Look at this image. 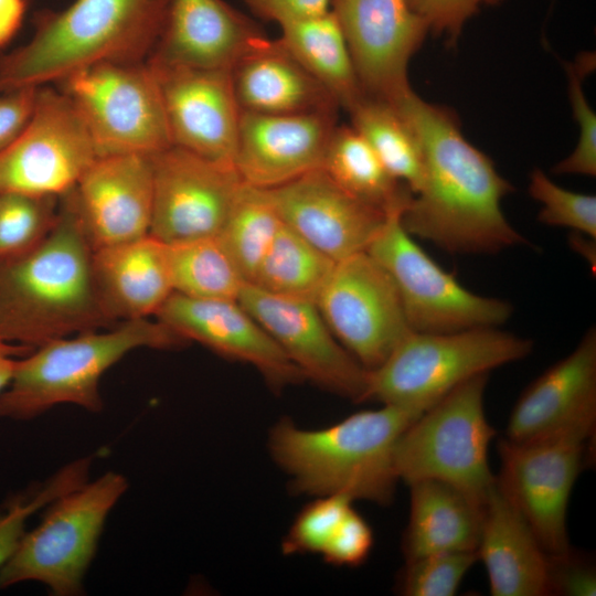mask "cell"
Returning <instances> with one entry per match:
<instances>
[{"instance_id": "cell-19", "label": "cell", "mask_w": 596, "mask_h": 596, "mask_svg": "<svg viewBox=\"0 0 596 596\" xmlns=\"http://www.w3.org/2000/svg\"><path fill=\"white\" fill-rule=\"evenodd\" d=\"M337 111H241L234 166L244 182L272 189L322 167Z\"/></svg>"}, {"instance_id": "cell-17", "label": "cell", "mask_w": 596, "mask_h": 596, "mask_svg": "<svg viewBox=\"0 0 596 596\" xmlns=\"http://www.w3.org/2000/svg\"><path fill=\"white\" fill-rule=\"evenodd\" d=\"M147 63L159 84L171 145L233 162L242 110L231 70Z\"/></svg>"}, {"instance_id": "cell-5", "label": "cell", "mask_w": 596, "mask_h": 596, "mask_svg": "<svg viewBox=\"0 0 596 596\" xmlns=\"http://www.w3.org/2000/svg\"><path fill=\"white\" fill-rule=\"evenodd\" d=\"M184 342L149 318L121 321L107 332L93 330L47 342L18 360L9 385L0 393V417L29 419L65 403L99 411V380L110 366L135 349H172Z\"/></svg>"}, {"instance_id": "cell-21", "label": "cell", "mask_w": 596, "mask_h": 596, "mask_svg": "<svg viewBox=\"0 0 596 596\" xmlns=\"http://www.w3.org/2000/svg\"><path fill=\"white\" fill-rule=\"evenodd\" d=\"M74 192L93 251L149 234L153 200L150 156H98Z\"/></svg>"}, {"instance_id": "cell-10", "label": "cell", "mask_w": 596, "mask_h": 596, "mask_svg": "<svg viewBox=\"0 0 596 596\" xmlns=\"http://www.w3.org/2000/svg\"><path fill=\"white\" fill-rule=\"evenodd\" d=\"M98 156H151L171 146L157 77L146 62H105L60 81Z\"/></svg>"}, {"instance_id": "cell-42", "label": "cell", "mask_w": 596, "mask_h": 596, "mask_svg": "<svg viewBox=\"0 0 596 596\" xmlns=\"http://www.w3.org/2000/svg\"><path fill=\"white\" fill-rule=\"evenodd\" d=\"M549 590L557 596H594L596 570L592 557L572 547L549 554Z\"/></svg>"}, {"instance_id": "cell-36", "label": "cell", "mask_w": 596, "mask_h": 596, "mask_svg": "<svg viewBox=\"0 0 596 596\" xmlns=\"http://www.w3.org/2000/svg\"><path fill=\"white\" fill-rule=\"evenodd\" d=\"M477 561V551L441 552L405 561L397 590L405 596H453Z\"/></svg>"}, {"instance_id": "cell-18", "label": "cell", "mask_w": 596, "mask_h": 596, "mask_svg": "<svg viewBox=\"0 0 596 596\" xmlns=\"http://www.w3.org/2000/svg\"><path fill=\"white\" fill-rule=\"evenodd\" d=\"M268 191L283 222L334 262L365 252L389 214L345 192L321 168Z\"/></svg>"}, {"instance_id": "cell-41", "label": "cell", "mask_w": 596, "mask_h": 596, "mask_svg": "<svg viewBox=\"0 0 596 596\" xmlns=\"http://www.w3.org/2000/svg\"><path fill=\"white\" fill-rule=\"evenodd\" d=\"M373 541L371 526L351 507L320 555L332 565L359 566L369 557Z\"/></svg>"}, {"instance_id": "cell-34", "label": "cell", "mask_w": 596, "mask_h": 596, "mask_svg": "<svg viewBox=\"0 0 596 596\" xmlns=\"http://www.w3.org/2000/svg\"><path fill=\"white\" fill-rule=\"evenodd\" d=\"M60 196L0 193V259L22 254L43 241L58 216Z\"/></svg>"}, {"instance_id": "cell-24", "label": "cell", "mask_w": 596, "mask_h": 596, "mask_svg": "<svg viewBox=\"0 0 596 596\" xmlns=\"http://www.w3.org/2000/svg\"><path fill=\"white\" fill-rule=\"evenodd\" d=\"M477 554L492 596H550L549 553L497 481L482 504Z\"/></svg>"}, {"instance_id": "cell-12", "label": "cell", "mask_w": 596, "mask_h": 596, "mask_svg": "<svg viewBox=\"0 0 596 596\" xmlns=\"http://www.w3.org/2000/svg\"><path fill=\"white\" fill-rule=\"evenodd\" d=\"M316 305L334 337L369 371L412 331L394 280L366 251L336 262Z\"/></svg>"}, {"instance_id": "cell-29", "label": "cell", "mask_w": 596, "mask_h": 596, "mask_svg": "<svg viewBox=\"0 0 596 596\" xmlns=\"http://www.w3.org/2000/svg\"><path fill=\"white\" fill-rule=\"evenodd\" d=\"M321 169L345 192L386 213L403 211L413 196L352 126L334 128Z\"/></svg>"}, {"instance_id": "cell-1", "label": "cell", "mask_w": 596, "mask_h": 596, "mask_svg": "<svg viewBox=\"0 0 596 596\" xmlns=\"http://www.w3.org/2000/svg\"><path fill=\"white\" fill-rule=\"evenodd\" d=\"M394 106L424 156L422 185L401 214L406 232L451 254H496L525 244L501 209L512 184L464 137L454 111L413 91Z\"/></svg>"}, {"instance_id": "cell-33", "label": "cell", "mask_w": 596, "mask_h": 596, "mask_svg": "<svg viewBox=\"0 0 596 596\" xmlns=\"http://www.w3.org/2000/svg\"><path fill=\"white\" fill-rule=\"evenodd\" d=\"M283 223L268 189L245 182L217 236L246 283H252Z\"/></svg>"}, {"instance_id": "cell-15", "label": "cell", "mask_w": 596, "mask_h": 596, "mask_svg": "<svg viewBox=\"0 0 596 596\" xmlns=\"http://www.w3.org/2000/svg\"><path fill=\"white\" fill-rule=\"evenodd\" d=\"M365 96L396 105L412 92L408 64L427 23L407 0H331Z\"/></svg>"}, {"instance_id": "cell-9", "label": "cell", "mask_w": 596, "mask_h": 596, "mask_svg": "<svg viewBox=\"0 0 596 596\" xmlns=\"http://www.w3.org/2000/svg\"><path fill=\"white\" fill-rule=\"evenodd\" d=\"M126 489L121 475L107 472L53 501L41 524L24 533L0 568V588L35 581L55 595L77 594L107 514Z\"/></svg>"}, {"instance_id": "cell-26", "label": "cell", "mask_w": 596, "mask_h": 596, "mask_svg": "<svg viewBox=\"0 0 596 596\" xmlns=\"http://www.w3.org/2000/svg\"><path fill=\"white\" fill-rule=\"evenodd\" d=\"M243 111L301 114L337 111L332 94L278 42L266 38L231 68Z\"/></svg>"}, {"instance_id": "cell-4", "label": "cell", "mask_w": 596, "mask_h": 596, "mask_svg": "<svg viewBox=\"0 0 596 596\" xmlns=\"http://www.w3.org/2000/svg\"><path fill=\"white\" fill-rule=\"evenodd\" d=\"M168 0H75L39 12L31 40L0 56V89L43 86L98 63L146 62Z\"/></svg>"}, {"instance_id": "cell-38", "label": "cell", "mask_w": 596, "mask_h": 596, "mask_svg": "<svg viewBox=\"0 0 596 596\" xmlns=\"http://www.w3.org/2000/svg\"><path fill=\"white\" fill-rule=\"evenodd\" d=\"M354 500L344 494L320 496L296 517L283 541L285 554H321Z\"/></svg>"}, {"instance_id": "cell-43", "label": "cell", "mask_w": 596, "mask_h": 596, "mask_svg": "<svg viewBox=\"0 0 596 596\" xmlns=\"http://www.w3.org/2000/svg\"><path fill=\"white\" fill-rule=\"evenodd\" d=\"M39 86L0 89V153L23 131L34 110Z\"/></svg>"}, {"instance_id": "cell-39", "label": "cell", "mask_w": 596, "mask_h": 596, "mask_svg": "<svg viewBox=\"0 0 596 596\" xmlns=\"http://www.w3.org/2000/svg\"><path fill=\"white\" fill-rule=\"evenodd\" d=\"M568 77V94L573 115L579 128V139L574 151L557 162L552 171L556 174L596 175V116L590 108L583 87L582 78L592 71V57L579 62L565 63Z\"/></svg>"}, {"instance_id": "cell-37", "label": "cell", "mask_w": 596, "mask_h": 596, "mask_svg": "<svg viewBox=\"0 0 596 596\" xmlns=\"http://www.w3.org/2000/svg\"><path fill=\"white\" fill-rule=\"evenodd\" d=\"M529 194L542 204L538 221L572 228L596 238V198L566 190L554 183L543 170L530 173Z\"/></svg>"}, {"instance_id": "cell-45", "label": "cell", "mask_w": 596, "mask_h": 596, "mask_svg": "<svg viewBox=\"0 0 596 596\" xmlns=\"http://www.w3.org/2000/svg\"><path fill=\"white\" fill-rule=\"evenodd\" d=\"M26 0H0V49L4 47L22 25Z\"/></svg>"}, {"instance_id": "cell-20", "label": "cell", "mask_w": 596, "mask_h": 596, "mask_svg": "<svg viewBox=\"0 0 596 596\" xmlns=\"http://www.w3.org/2000/svg\"><path fill=\"white\" fill-rule=\"evenodd\" d=\"M183 340L254 366L275 387L304 376L238 300L198 299L172 292L155 315Z\"/></svg>"}, {"instance_id": "cell-2", "label": "cell", "mask_w": 596, "mask_h": 596, "mask_svg": "<svg viewBox=\"0 0 596 596\" xmlns=\"http://www.w3.org/2000/svg\"><path fill=\"white\" fill-rule=\"evenodd\" d=\"M92 258L73 188L60 195L57 221L43 241L0 259V339L32 349L111 323Z\"/></svg>"}, {"instance_id": "cell-3", "label": "cell", "mask_w": 596, "mask_h": 596, "mask_svg": "<svg viewBox=\"0 0 596 596\" xmlns=\"http://www.w3.org/2000/svg\"><path fill=\"white\" fill-rule=\"evenodd\" d=\"M423 412L382 404L319 429L281 421L272 428L269 450L299 493L344 494L387 504L400 481L394 465L397 441Z\"/></svg>"}, {"instance_id": "cell-23", "label": "cell", "mask_w": 596, "mask_h": 596, "mask_svg": "<svg viewBox=\"0 0 596 596\" xmlns=\"http://www.w3.org/2000/svg\"><path fill=\"white\" fill-rule=\"evenodd\" d=\"M596 412V328L575 349L532 381L515 402L505 438L523 441Z\"/></svg>"}, {"instance_id": "cell-35", "label": "cell", "mask_w": 596, "mask_h": 596, "mask_svg": "<svg viewBox=\"0 0 596 596\" xmlns=\"http://www.w3.org/2000/svg\"><path fill=\"white\" fill-rule=\"evenodd\" d=\"M92 459L82 458L68 464L29 497L14 500L0 515V568L17 550L26 520L38 510L87 481Z\"/></svg>"}, {"instance_id": "cell-22", "label": "cell", "mask_w": 596, "mask_h": 596, "mask_svg": "<svg viewBox=\"0 0 596 596\" xmlns=\"http://www.w3.org/2000/svg\"><path fill=\"white\" fill-rule=\"evenodd\" d=\"M267 36L224 0H168L159 39L147 62L231 70Z\"/></svg>"}, {"instance_id": "cell-14", "label": "cell", "mask_w": 596, "mask_h": 596, "mask_svg": "<svg viewBox=\"0 0 596 596\" xmlns=\"http://www.w3.org/2000/svg\"><path fill=\"white\" fill-rule=\"evenodd\" d=\"M150 157L149 235L167 244L219 235L245 183L234 163L173 145Z\"/></svg>"}, {"instance_id": "cell-11", "label": "cell", "mask_w": 596, "mask_h": 596, "mask_svg": "<svg viewBox=\"0 0 596 596\" xmlns=\"http://www.w3.org/2000/svg\"><path fill=\"white\" fill-rule=\"evenodd\" d=\"M402 210L392 211L368 247L391 275L412 331L441 333L499 327L510 319V302L477 295L444 270L406 232Z\"/></svg>"}, {"instance_id": "cell-8", "label": "cell", "mask_w": 596, "mask_h": 596, "mask_svg": "<svg viewBox=\"0 0 596 596\" xmlns=\"http://www.w3.org/2000/svg\"><path fill=\"white\" fill-rule=\"evenodd\" d=\"M596 412L523 441L501 438L497 483L549 554L571 547L567 507L574 485L592 459Z\"/></svg>"}, {"instance_id": "cell-13", "label": "cell", "mask_w": 596, "mask_h": 596, "mask_svg": "<svg viewBox=\"0 0 596 596\" xmlns=\"http://www.w3.org/2000/svg\"><path fill=\"white\" fill-rule=\"evenodd\" d=\"M97 157L72 100L62 91L39 86L30 121L0 153V193L60 196L76 185Z\"/></svg>"}, {"instance_id": "cell-7", "label": "cell", "mask_w": 596, "mask_h": 596, "mask_svg": "<svg viewBox=\"0 0 596 596\" xmlns=\"http://www.w3.org/2000/svg\"><path fill=\"white\" fill-rule=\"evenodd\" d=\"M488 375L461 383L403 432L394 455L398 480L446 482L483 503L497 481L488 458L496 436L485 412Z\"/></svg>"}, {"instance_id": "cell-47", "label": "cell", "mask_w": 596, "mask_h": 596, "mask_svg": "<svg viewBox=\"0 0 596 596\" xmlns=\"http://www.w3.org/2000/svg\"><path fill=\"white\" fill-rule=\"evenodd\" d=\"M570 245L573 247V249L584 256V258L593 265V269L595 270V259H596V246H595V238L574 232V234L570 237Z\"/></svg>"}, {"instance_id": "cell-46", "label": "cell", "mask_w": 596, "mask_h": 596, "mask_svg": "<svg viewBox=\"0 0 596 596\" xmlns=\"http://www.w3.org/2000/svg\"><path fill=\"white\" fill-rule=\"evenodd\" d=\"M31 348L13 344L0 339V393L9 385L18 360L14 355L30 351Z\"/></svg>"}, {"instance_id": "cell-6", "label": "cell", "mask_w": 596, "mask_h": 596, "mask_svg": "<svg viewBox=\"0 0 596 596\" xmlns=\"http://www.w3.org/2000/svg\"><path fill=\"white\" fill-rule=\"evenodd\" d=\"M530 339L498 327L411 331L369 372L365 401L425 411L469 379L526 358Z\"/></svg>"}, {"instance_id": "cell-16", "label": "cell", "mask_w": 596, "mask_h": 596, "mask_svg": "<svg viewBox=\"0 0 596 596\" xmlns=\"http://www.w3.org/2000/svg\"><path fill=\"white\" fill-rule=\"evenodd\" d=\"M237 300L304 377L343 397L365 401L370 371L339 342L315 302L275 295L248 283Z\"/></svg>"}, {"instance_id": "cell-31", "label": "cell", "mask_w": 596, "mask_h": 596, "mask_svg": "<svg viewBox=\"0 0 596 596\" xmlns=\"http://www.w3.org/2000/svg\"><path fill=\"white\" fill-rule=\"evenodd\" d=\"M334 265L333 259L283 223L249 284L316 304Z\"/></svg>"}, {"instance_id": "cell-44", "label": "cell", "mask_w": 596, "mask_h": 596, "mask_svg": "<svg viewBox=\"0 0 596 596\" xmlns=\"http://www.w3.org/2000/svg\"><path fill=\"white\" fill-rule=\"evenodd\" d=\"M257 18L280 25L329 11L331 0H244Z\"/></svg>"}, {"instance_id": "cell-25", "label": "cell", "mask_w": 596, "mask_h": 596, "mask_svg": "<svg viewBox=\"0 0 596 596\" xmlns=\"http://www.w3.org/2000/svg\"><path fill=\"white\" fill-rule=\"evenodd\" d=\"M92 267L110 322L155 316L173 292L167 244L149 234L94 249Z\"/></svg>"}, {"instance_id": "cell-32", "label": "cell", "mask_w": 596, "mask_h": 596, "mask_svg": "<svg viewBox=\"0 0 596 596\" xmlns=\"http://www.w3.org/2000/svg\"><path fill=\"white\" fill-rule=\"evenodd\" d=\"M167 253L173 292L237 300L246 284L217 235L167 244Z\"/></svg>"}, {"instance_id": "cell-27", "label": "cell", "mask_w": 596, "mask_h": 596, "mask_svg": "<svg viewBox=\"0 0 596 596\" xmlns=\"http://www.w3.org/2000/svg\"><path fill=\"white\" fill-rule=\"evenodd\" d=\"M408 487L409 517L402 539L405 561L441 552L477 551L483 503L437 480Z\"/></svg>"}, {"instance_id": "cell-40", "label": "cell", "mask_w": 596, "mask_h": 596, "mask_svg": "<svg viewBox=\"0 0 596 596\" xmlns=\"http://www.w3.org/2000/svg\"><path fill=\"white\" fill-rule=\"evenodd\" d=\"M411 8L427 23L429 32L444 36L455 45L466 22L483 6L503 0H407Z\"/></svg>"}, {"instance_id": "cell-30", "label": "cell", "mask_w": 596, "mask_h": 596, "mask_svg": "<svg viewBox=\"0 0 596 596\" xmlns=\"http://www.w3.org/2000/svg\"><path fill=\"white\" fill-rule=\"evenodd\" d=\"M351 126L369 142L386 171L415 194L424 178L419 139L393 105L368 96L349 110Z\"/></svg>"}, {"instance_id": "cell-28", "label": "cell", "mask_w": 596, "mask_h": 596, "mask_svg": "<svg viewBox=\"0 0 596 596\" xmlns=\"http://www.w3.org/2000/svg\"><path fill=\"white\" fill-rule=\"evenodd\" d=\"M278 42L349 110L364 97L351 54L334 13L280 25Z\"/></svg>"}]
</instances>
